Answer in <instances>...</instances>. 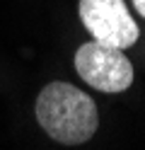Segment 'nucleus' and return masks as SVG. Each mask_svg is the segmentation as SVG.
Here are the masks:
<instances>
[{
	"label": "nucleus",
	"instance_id": "1",
	"mask_svg": "<svg viewBox=\"0 0 145 150\" xmlns=\"http://www.w3.org/2000/svg\"><path fill=\"white\" fill-rule=\"evenodd\" d=\"M36 121L53 140L65 145L90 140L99 126L92 97L68 82H51L39 92Z\"/></svg>",
	"mask_w": 145,
	"mask_h": 150
},
{
	"label": "nucleus",
	"instance_id": "2",
	"mask_svg": "<svg viewBox=\"0 0 145 150\" xmlns=\"http://www.w3.org/2000/svg\"><path fill=\"white\" fill-rule=\"evenodd\" d=\"M75 70L90 85L99 92H123L133 82V65L126 58L123 49L87 41L75 53Z\"/></svg>",
	"mask_w": 145,
	"mask_h": 150
},
{
	"label": "nucleus",
	"instance_id": "3",
	"mask_svg": "<svg viewBox=\"0 0 145 150\" xmlns=\"http://www.w3.org/2000/svg\"><path fill=\"white\" fill-rule=\"evenodd\" d=\"M80 20L94 41L116 49H128L138 41V24L123 0H80Z\"/></svg>",
	"mask_w": 145,
	"mask_h": 150
},
{
	"label": "nucleus",
	"instance_id": "4",
	"mask_svg": "<svg viewBox=\"0 0 145 150\" xmlns=\"http://www.w3.org/2000/svg\"><path fill=\"white\" fill-rule=\"evenodd\" d=\"M133 7H135V10H138V12L145 17V0H133Z\"/></svg>",
	"mask_w": 145,
	"mask_h": 150
}]
</instances>
